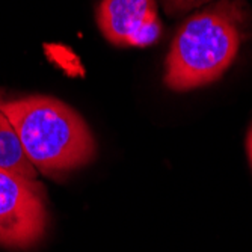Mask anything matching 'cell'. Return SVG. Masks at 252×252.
Segmentation results:
<instances>
[{
	"instance_id": "cell-1",
	"label": "cell",
	"mask_w": 252,
	"mask_h": 252,
	"mask_svg": "<svg viewBox=\"0 0 252 252\" xmlns=\"http://www.w3.org/2000/svg\"><path fill=\"white\" fill-rule=\"evenodd\" d=\"M31 163L55 177L88 165L95 156V141L79 113L61 100L29 95L0 100Z\"/></svg>"
},
{
	"instance_id": "cell-2",
	"label": "cell",
	"mask_w": 252,
	"mask_h": 252,
	"mask_svg": "<svg viewBox=\"0 0 252 252\" xmlns=\"http://www.w3.org/2000/svg\"><path fill=\"white\" fill-rule=\"evenodd\" d=\"M245 18L242 0H222L189 17L172 41L165 83L189 91L218 80L237 56Z\"/></svg>"
},
{
	"instance_id": "cell-3",
	"label": "cell",
	"mask_w": 252,
	"mask_h": 252,
	"mask_svg": "<svg viewBox=\"0 0 252 252\" xmlns=\"http://www.w3.org/2000/svg\"><path fill=\"white\" fill-rule=\"evenodd\" d=\"M47 220L45 196L38 180L0 169V246H35L45 234Z\"/></svg>"
},
{
	"instance_id": "cell-4",
	"label": "cell",
	"mask_w": 252,
	"mask_h": 252,
	"mask_svg": "<svg viewBox=\"0 0 252 252\" xmlns=\"http://www.w3.org/2000/svg\"><path fill=\"white\" fill-rule=\"evenodd\" d=\"M97 23L106 39L121 47H145L162 33L154 0H101Z\"/></svg>"
},
{
	"instance_id": "cell-5",
	"label": "cell",
	"mask_w": 252,
	"mask_h": 252,
	"mask_svg": "<svg viewBox=\"0 0 252 252\" xmlns=\"http://www.w3.org/2000/svg\"><path fill=\"white\" fill-rule=\"evenodd\" d=\"M0 169L31 180L38 178V171L28 158L17 131L2 112H0Z\"/></svg>"
},
{
	"instance_id": "cell-6",
	"label": "cell",
	"mask_w": 252,
	"mask_h": 252,
	"mask_svg": "<svg viewBox=\"0 0 252 252\" xmlns=\"http://www.w3.org/2000/svg\"><path fill=\"white\" fill-rule=\"evenodd\" d=\"M212 0H163V6L168 14L171 15H180L183 12H188L193 8L202 6Z\"/></svg>"
},
{
	"instance_id": "cell-7",
	"label": "cell",
	"mask_w": 252,
	"mask_h": 252,
	"mask_svg": "<svg viewBox=\"0 0 252 252\" xmlns=\"http://www.w3.org/2000/svg\"><path fill=\"white\" fill-rule=\"evenodd\" d=\"M246 148H248V156H249V160H251V165H252V127L249 130V134H248V141H246Z\"/></svg>"
}]
</instances>
